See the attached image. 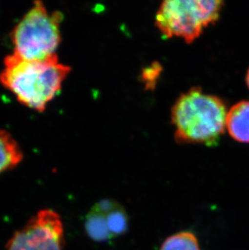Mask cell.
Here are the masks:
<instances>
[{
	"label": "cell",
	"mask_w": 249,
	"mask_h": 250,
	"mask_svg": "<svg viewBox=\"0 0 249 250\" xmlns=\"http://www.w3.org/2000/svg\"><path fill=\"white\" fill-rule=\"evenodd\" d=\"M0 83L17 101L36 111L45 110L61 91L71 69L59 62L57 55L49 59H27L12 53L5 58Z\"/></svg>",
	"instance_id": "6da1fadb"
},
{
	"label": "cell",
	"mask_w": 249,
	"mask_h": 250,
	"mask_svg": "<svg viewBox=\"0 0 249 250\" xmlns=\"http://www.w3.org/2000/svg\"><path fill=\"white\" fill-rule=\"evenodd\" d=\"M224 101L194 87L176 100L172 108V123L179 144L215 146L224 135L227 123Z\"/></svg>",
	"instance_id": "7a4b0ae2"
},
{
	"label": "cell",
	"mask_w": 249,
	"mask_h": 250,
	"mask_svg": "<svg viewBox=\"0 0 249 250\" xmlns=\"http://www.w3.org/2000/svg\"><path fill=\"white\" fill-rule=\"evenodd\" d=\"M60 12H50L42 1H35L11 33L14 54L27 59L55 56L62 41Z\"/></svg>",
	"instance_id": "3957f363"
},
{
	"label": "cell",
	"mask_w": 249,
	"mask_h": 250,
	"mask_svg": "<svg viewBox=\"0 0 249 250\" xmlns=\"http://www.w3.org/2000/svg\"><path fill=\"white\" fill-rule=\"evenodd\" d=\"M220 0H166L155 16V25L165 38H181L190 44L205 28L219 20Z\"/></svg>",
	"instance_id": "277c9868"
},
{
	"label": "cell",
	"mask_w": 249,
	"mask_h": 250,
	"mask_svg": "<svg viewBox=\"0 0 249 250\" xmlns=\"http://www.w3.org/2000/svg\"><path fill=\"white\" fill-rule=\"evenodd\" d=\"M62 243L61 218L54 210H43L15 234L7 250H62Z\"/></svg>",
	"instance_id": "5b68a950"
},
{
	"label": "cell",
	"mask_w": 249,
	"mask_h": 250,
	"mask_svg": "<svg viewBox=\"0 0 249 250\" xmlns=\"http://www.w3.org/2000/svg\"><path fill=\"white\" fill-rule=\"evenodd\" d=\"M226 128L229 135L240 143H249V102L234 104L228 113Z\"/></svg>",
	"instance_id": "8992f818"
},
{
	"label": "cell",
	"mask_w": 249,
	"mask_h": 250,
	"mask_svg": "<svg viewBox=\"0 0 249 250\" xmlns=\"http://www.w3.org/2000/svg\"><path fill=\"white\" fill-rule=\"evenodd\" d=\"M19 144L7 130L0 129V173L17 167L23 160Z\"/></svg>",
	"instance_id": "52a82bcc"
},
{
	"label": "cell",
	"mask_w": 249,
	"mask_h": 250,
	"mask_svg": "<svg viewBox=\"0 0 249 250\" xmlns=\"http://www.w3.org/2000/svg\"><path fill=\"white\" fill-rule=\"evenodd\" d=\"M85 229L90 238L96 241H106L112 238L108 230L106 215L91 210L86 218Z\"/></svg>",
	"instance_id": "ba28073f"
},
{
	"label": "cell",
	"mask_w": 249,
	"mask_h": 250,
	"mask_svg": "<svg viewBox=\"0 0 249 250\" xmlns=\"http://www.w3.org/2000/svg\"><path fill=\"white\" fill-rule=\"evenodd\" d=\"M160 250H200L198 241L192 232L183 231L170 236Z\"/></svg>",
	"instance_id": "9c48e42d"
},
{
	"label": "cell",
	"mask_w": 249,
	"mask_h": 250,
	"mask_svg": "<svg viewBox=\"0 0 249 250\" xmlns=\"http://www.w3.org/2000/svg\"><path fill=\"white\" fill-rule=\"evenodd\" d=\"M106 220H107L108 230L112 237L120 236L122 234L126 232L129 219L125 210L122 206L120 208L109 213L106 216Z\"/></svg>",
	"instance_id": "30bf717a"
},
{
	"label": "cell",
	"mask_w": 249,
	"mask_h": 250,
	"mask_svg": "<svg viewBox=\"0 0 249 250\" xmlns=\"http://www.w3.org/2000/svg\"><path fill=\"white\" fill-rule=\"evenodd\" d=\"M162 71V66L159 62H154L144 69L142 72L141 81L145 85L146 89L152 90L155 88Z\"/></svg>",
	"instance_id": "8fae6325"
},
{
	"label": "cell",
	"mask_w": 249,
	"mask_h": 250,
	"mask_svg": "<svg viewBox=\"0 0 249 250\" xmlns=\"http://www.w3.org/2000/svg\"><path fill=\"white\" fill-rule=\"evenodd\" d=\"M121 205L116 201L109 200V199H104L96 203V205L92 208V210H96L97 212L101 213L102 215H107L109 213L112 212L118 208H120Z\"/></svg>",
	"instance_id": "7c38bea8"
},
{
	"label": "cell",
	"mask_w": 249,
	"mask_h": 250,
	"mask_svg": "<svg viewBox=\"0 0 249 250\" xmlns=\"http://www.w3.org/2000/svg\"><path fill=\"white\" fill-rule=\"evenodd\" d=\"M246 83H247L248 87L249 88V69L247 72V76H246Z\"/></svg>",
	"instance_id": "4fadbf2b"
}]
</instances>
